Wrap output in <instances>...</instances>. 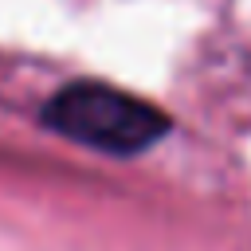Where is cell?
<instances>
[{
    "label": "cell",
    "mask_w": 251,
    "mask_h": 251,
    "mask_svg": "<svg viewBox=\"0 0 251 251\" xmlns=\"http://www.w3.org/2000/svg\"><path fill=\"white\" fill-rule=\"evenodd\" d=\"M43 122L63 137L122 157L153 145L165 133V114L153 102L94 78L67 82L59 94H51V102L43 106Z\"/></svg>",
    "instance_id": "obj_1"
}]
</instances>
